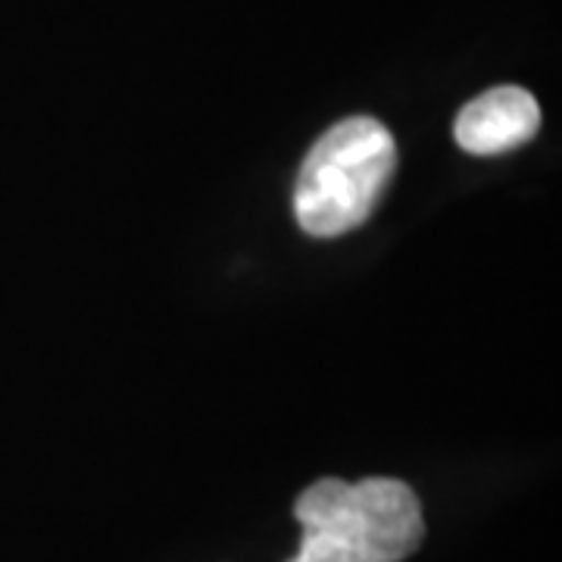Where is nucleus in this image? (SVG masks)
<instances>
[{
	"instance_id": "1",
	"label": "nucleus",
	"mask_w": 562,
	"mask_h": 562,
	"mask_svg": "<svg viewBox=\"0 0 562 562\" xmlns=\"http://www.w3.org/2000/svg\"><path fill=\"white\" fill-rule=\"evenodd\" d=\"M294 516L303 541L291 562H401L425 538L416 494L394 479H322L297 497Z\"/></svg>"
},
{
	"instance_id": "2",
	"label": "nucleus",
	"mask_w": 562,
	"mask_h": 562,
	"mask_svg": "<svg viewBox=\"0 0 562 562\" xmlns=\"http://www.w3.org/2000/svg\"><path fill=\"white\" fill-rule=\"evenodd\" d=\"M397 147L372 116L331 125L306 154L294 188V216L313 238H338L369 220L394 176Z\"/></svg>"
},
{
	"instance_id": "3",
	"label": "nucleus",
	"mask_w": 562,
	"mask_h": 562,
	"mask_svg": "<svg viewBox=\"0 0 562 562\" xmlns=\"http://www.w3.org/2000/svg\"><path fill=\"white\" fill-rule=\"evenodd\" d=\"M541 125L538 101L516 85H501L462 106L457 116V140L462 150L494 157L535 138Z\"/></svg>"
}]
</instances>
